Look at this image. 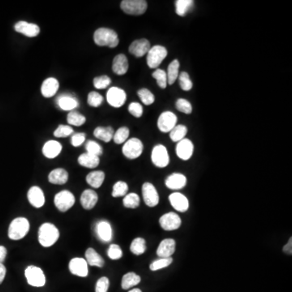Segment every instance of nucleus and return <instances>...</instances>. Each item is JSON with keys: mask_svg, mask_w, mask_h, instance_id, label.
<instances>
[{"mask_svg": "<svg viewBox=\"0 0 292 292\" xmlns=\"http://www.w3.org/2000/svg\"><path fill=\"white\" fill-rule=\"evenodd\" d=\"M59 237V230L53 224L44 223L39 227V242L43 247H52L57 242Z\"/></svg>", "mask_w": 292, "mask_h": 292, "instance_id": "1", "label": "nucleus"}, {"mask_svg": "<svg viewBox=\"0 0 292 292\" xmlns=\"http://www.w3.org/2000/svg\"><path fill=\"white\" fill-rule=\"evenodd\" d=\"M94 40L97 45L114 48L119 44V37L113 30L108 28H99L94 32Z\"/></svg>", "mask_w": 292, "mask_h": 292, "instance_id": "2", "label": "nucleus"}, {"mask_svg": "<svg viewBox=\"0 0 292 292\" xmlns=\"http://www.w3.org/2000/svg\"><path fill=\"white\" fill-rule=\"evenodd\" d=\"M30 222L26 218H17L9 225L8 235L12 240H20L28 234Z\"/></svg>", "mask_w": 292, "mask_h": 292, "instance_id": "3", "label": "nucleus"}, {"mask_svg": "<svg viewBox=\"0 0 292 292\" xmlns=\"http://www.w3.org/2000/svg\"><path fill=\"white\" fill-rule=\"evenodd\" d=\"M25 276L29 285L35 287H43L45 286L46 277L43 271L35 265L27 267L25 270Z\"/></svg>", "mask_w": 292, "mask_h": 292, "instance_id": "4", "label": "nucleus"}, {"mask_svg": "<svg viewBox=\"0 0 292 292\" xmlns=\"http://www.w3.org/2000/svg\"><path fill=\"white\" fill-rule=\"evenodd\" d=\"M167 56V50L163 46L150 47L147 53V64L150 69L158 68Z\"/></svg>", "mask_w": 292, "mask_h": 292, "instance_id": "5", "label": "nucleus"}, {"mask_svg": "<svg viewBox=\"0 0 292 292\" xmlns=\"http://www.w3.org/2000/svg\"><path fill=\"white\" fill-rule=\"evenodd\" d=\"M143 144L137 138L129 139L124 143L122 151L128 159H136L139 158L143 152Z\"/></svg>", "mask_w": 292, "mask_h": 292, "instance_id": "6", "label": "nucleus"}, {"mask_svg": "<svg viewBox=\"0 0 292 292\" xmlns=\"http://www.w3.org/2000/svg\"><path fill=\"white\" fill-rule=\"evenodd\" d=\"M54 203L59 211L67 212L74 205L75 196L69 191L64 190L56 195Z\"/></svg>", "mask_w": 292, "mask_h": 292, "instance_id": "7", "label": "nucleus"}, {"mask_svg": "<svg viewBox=\"0 0 292 292\" xmlns=\"http://www.w3.org/2000/svg\"><path fill=\"white\" fill-rule=\"evenodd\" d=\"M147 2L145 0H124L122 1V10L130 15H141L147 9Z\"/></svg>", "mask_w": 292, "mask_h": 292, "instance_id": "8", "label": "nucleus"}, {"mask_svg": "<svg viewBox=\"0 0 292 292\" xmlns=\"http://www.w3.org/2000/svg\"><path fill=\"white\" fill-rule=\"evenodd\" d=\"M152 162L159 168H164L170 162L168 151L164 145H158L152 150Z\"/></svg>", "mask_w": 292, "mask_h": 292, "instance_id": "9", "label": "nucleus"}, {"mask_svg": "<svg viewBox=\"0 0 292 292\" xmlns=\"http://www.w3.org/2000/svg\"><path fill=\"white\" fill-rule=\"evenodd\" d=\"M126 93L120 88L111 87L107 91V103H109L111 107L115 108L121 107L126 102Z\"/></svg>", "mask_w": 292, "mask_h": 292, "instance_id": "10", "label": "nucleus"}, {"mask_svg": "<svg viewBox=\"0 0 292 292\" xmlns=\"http://www.w3.org/2000/svg\"><path fill=\"white\" fill-rule=\"evenodd\" d=\"M177 124V116L171 111L161 114L158 120V128L162 132H170Z\"/></svg>", "mask_w": 292, "mask_h": 292, "instance_id": "11", "label": "nucleus"}, {"mask_svg": "<svg viewBox=\"0 0 292 292\" xmlns=\"http://www.w3.org/2000/svg\"><path fill=\"white\" fill-rule=\"evenodd\" d=\"M161 227L166 231L178 230L181 226V218L175 213H166L159 219Z\"/></svg>", "mask_w": 292, "mask_h": 292, "instance_id": "12", "label": "nucleus"}, {"mask_svg": "<svg viewBox=\"0 0 292 292\" xmlns=\"http://www.w3.org/2000/svg\"><path fill=\"white\" fill-rule=\"evenodd\" d=\"M142 196L144 201L149 207H155L159 203L158 192L152 183H145L142 186Z\"/></svg>", "mask_w": 292, "mask_h": 292, "instance_id": "13", "label": "nucleus"}, {"mask_svg": "<svg viewBox=\"0 0 292 292\" xmlns=\"http://www.w3.org/2000/svg\"><path fill=\"white\" fill-rule=\"evenodd\" d=\"M69 271L77 277H86L88 276V264L83 258H73L69 264Z\"/></svg>", "mask_w": 292, "mask_h": 292, "instance_id": "14", "label": "nucleus"}, {"mask_svg": "<svg viewBox=\"0 0 292 292\" xmlns=\"http://www.w3.org/2000/svg\"><path fill=\"white\" fill-rule=\"evenodd\" d=\"M194 151V145L189 139L184 138L176 145V154L183 161L189 160Z\"/></svg>", "mask_w": 292, "mask_h": 292, "instance_id": "15", "label": "nucleus"}, {"mask_svg": "<svg viewBox=\"0 0 292 292\" xmlns=\"http://www.w3.org/2000/svg\"><path fill=\"white\" fill-rule=\"evenodd\" d=\"M97 236L98 239H100L103 243H109L112 239V228H111V224L107 221H100L96 224L95 227Z\"/></svg>", "mask_w": 292, "mask_h": 292, "instance_id": "16", "label": "nucleus"}, {"mask_svg": "<svg viewBox=\"0 0 292 292\" xmlns=\"http://www.w3.org/2000/svg\"><path fill=\"white\" fill-rule=\"evenodd\" d=\"M14 29L17 32L30 38L36 37L40 33V28L39 26H37L36 24L29 23L24 21L16 23Z\"/></svg>", "mask_w": 292, "mask_h": 292, "instance_id": "17", "label": "nucleus"}, {"mask_svg": "<svg viewBox=\"0 0 292 292\" xmlns=\"http://www.w3.org/2000/svg\"><path fill=\"white\" fill-rule=\"evenodd\" d=\"M169 201L176 211L184 213L188 211V209H189V201L188 198L179 192H175L170 195Z\"/></svg>", "mask_w": 292, "mask_h": 292, "instance_id": "18", "label": "nucleus"}, {"mask_svg": "<svg viewBox=\"0 0 292 292\" xmlns=\"http://www.w3.org/2000/svg\"><path fill=\"white\" fill-rule=\"evenodd\" d=\"M150 49V43L145 39H137L129 46V52L136 57H142Z\"/></svg>", "mask_w": 292, "mask_h": 292, "instance_id": "19", "label": "nucleus"}, {"mask_svg": "<svg viewBox=\"0 0 292 292\" xmlns=\"http://www.w3.org/2000/svg\"><path fill=\"white\" fill-rule=\"evenodd\" d=\"M27 198L30 205L37 209L43 207L45 204V196L43 194V190L37 186L30 188L27 193Z\"/></svg>", "mask_w": 292, "mask_h": 292, "instance_id": "20", "label": "nucleus"}, {"mask_svg": "<svg viewBox=\"0 0 292 292\" xmlns=\"http://www.w3.org/2000/svg\"><path fill=\"white\" fill-rule=\"evenodd\" d=\"M165 184L169 189L180 190L187 184V178L180 173H174L166 178Z\"/></svg>", "mask_w": 292, "mask_h": 292, "instance_id": "21", "label": "nucleus"}, {"mask_svg": "<svg viewBox=\"0 0 292 292\" xmlns=\"http://www.w3.org/2000/svg\"><path fill=\"white\" fill-rule=\"evenodd\" d=\"M175 241L172 239H166L161 242L157 249V255L161 258H169L175 252Z\"/></svg>", "mask_w": 292, "mask_h": 292, "instance_id": "22", "label": "nucleus"}, {"mask_svg": "<svg viewBox=\"0 0 292 292\" xmlns=\"http://www.w3.org/2000/svg\"><path fill=\"white\" fill-rule=\"evenodd\" d=\"M59 81L54 78L49 77L43 81L41 86V92L45 98H52L57 93L59 90Z\"/></svg>", "mask_w": 292, "mask_h": 292, "instance_id": "23", "label": "nucleus"}, {"mask_svg": "<svg viewBox=\"0 0 292 292\" xmlns=\"http://www.w3.org/2000/svg\"><path fill=\"white\" fill-rule=\"evenodd\" d=\"M98 196L94 190H85L81 196V204L84 209L90 210L98 202Z\"/></svg>", "mask_w": 292, "mask_h": 292, "instance_id": "24", "label": "nucleus"}, {"mask_svg": "<svg viewBox=\"0 0 292 292\" xmlns=\"http://www.w3.org/2000/svg\"><path fill=\"white\" fill-rule=\"evenodd\" d=\"M58 107L63 111H73L75 108L78 107V102L77 98L69 95V94H63L57 98Z\"/></svg>", "mask_w": 292, "mask_h": 292, "instance_id": "25", "label": "nucleus"}, {"mask_svg": "<svg viewBox=\"0 0 292 292\" xmlns=\"http://www.w3.org/2000/svg\"><path fill=\"white\" fill-rule=\"evenodd\" d=\"M62 145L56 141H49L43 145V154L46 158H55L61 153Z\"/></svg>", "mask_w": 292, "mask_h": 292, "instance_id": "26", "label": "nucleus"}, {"mask_svg": "<svg viewBox=\"0 0 292 292\" xmlns=\"http://www.w3.org/2000/svg\"><path fill=\"white\" fill-rule=\"evenodd\" d=\"M112 70L115 74L120 76L127 73L128 70V61L126 56H124V54H120L114 58Z\"/></svg>", "mask_w": 292, "mask_h": 292, "instance_id": "27", "label": "nucleus"}, {"mask_svg": "<svg viewBox=\"0 0 292 292\" xmlns=\"http://www.w3.org/2000/svg\"><path fill=\"white\" fill-rule=\"evenodd\" d=\"M69 179V173L64 169L57 168L50 172L48 175V180L52 184L56 185H62L66 183Z\"/></svg>", "mask_w": 292, "mask_h": 292, "instance_id": "28", "label": "nucleus"}, {"mask_svg": "<svg viewBox=\"0 0 292 292\" xmlns=\"http://www.w3.org/2000/svg\"><path fill=\"white\" fill-rule=\"evenodd\" d=\"M86 262L91 266L103 268L104 266V260L103 257L94 249V248H88L86 252Z\"/></svg>", "mask_w": 292, "mask_h": 292, "instance_id": "29", "label": "nucleus"}, {"mask_svg": "<svg viewBox=\"0 0 292 292\" xmlns=\"http://www.w3.org/2000/svg\"><path fill=\"white\" fill-rule=\"evenodd\" d=\"M78 163L86 168L93 169L95 168L99 165L100 160H99V157L85 153V154H82L79 156Z\"/></svg>", "mask_w": 292, "mask_h": 292, "instance_id": "30", "label": "nucleus"}, {"mask_svg": "<svg viewBox=\"0 0 292 292\" xmlns=\"http://www.w3.org/2000/svg\"><path fill=\"white\" fill-rule=\"evenodd\" d=\"M86 179L88 184L92 188H99L104 182L105 174L103 171H93L86 176Z\"/></svg>", "mask_w": 292, "mask_h": 292, "instance_id": "31", "label": "nucleus"}, {"mask_svg": "<svg viewBox=\"0 0 292 292\" xmlns=\"http://www.w3.org/2000/svg\"><path fill=\"white\" fill-rule=\"evenodd\" d=\"M114 133L113 128L111 127H98L94 132V137L104 142H110L113 139Z\"/></svg>", "mask_w": 292, "mask_h": 292, "instance_id": "32", "label": "nucleus"}, {"mask_svg": "<svg viewBox=\"0 0 292 292\" xmlns=\"http://www.w3.org/2000/svg\"><path fill=\"white\" fill-rule=\"evenodd\" d=\"M141 277L135 273H128L124 275L122 278L121 286L124 290H128L133 286H137L141 282Z\"/></svg>", "mask_w": 292, "mask_h": 292, "instance_id": "33", "label": "nucleus"}, {"mask_svg": "<svg viewBox=\"0 0 292 292\" xmlns=\"http://www.w3.org/2000/svg\"><path fill=\"white\" fill-rule=\"evenodd\" d=\"M180 64L179 60H173L171 64H169L168 70H167V81L169 85H173L175 83L178 77H179V69Z\"/></svg>", "mask_w": 292, "mask_h": 292, "instance_id": "34", "label": "nucleus"}, {"mask_svg": "<svg viewBox=\"0 0 292 292\" xmlns=\"http://www.w3.org/2000/svg\"><path fill=\"white\" fill-rule=\"evenodd\" d=\"M188 133V128L184 125H176L172 130L170 132V137L171 141L174 142H179L183 139L185 138L186 135Z\"/></svg>", "mask_w": 292, "mask_h": 292, "instance_id": "35", "label": "nucleus"}, {"mask_svg": "<svg viewBox=\"0 0 292 292\" xmlns=\"http://www.w3.org/2000/svg\"><path fill=\"white\" fill-rule=\"evenodd\" d=\"M130 251L136 256H141L146 251V243L142 238H136L130 245Z\"/></svg>", "mask_w": 292, "mask_h": 292, "instance_id": "36", "label": "nucleus"}, {"mask_svg": "<svg viewBox=\"0 0 292 292\" xmlns=\"http://www.w3.org/2000/svg\"><path fill=\"white\" fill-rule=\"evenodd\" d=\"M194 5L192 0H177L175 1V11L180 17L185 16Z\"/></svg>", "mask_w": 292, "mask_h": 292, "instance_id": "37", "label": "nucleus"}, {"mask_svg": "<svg viewBox=\"0 0 292 292\" xmlns=\"http://www.w3.org/2000/svg\"><path fill=\"white\" fill-rule=\"evenodd\" d=\"M67 120L70 125L73 126H81L86 123V119L84 115L78 113L77 111H72L69 112L67 117Z\"/></svg>", "mask_w": 292, "mask_h": 292, "instance_id": "38", "label": "nucleus"}, {"mask_svg": "<svg viewBox=\"0 0 292 292\" xmlns=\"http://www.w3.org/2000/svg\"><path fill=\"white\" fill-rule=\"evenodd\" d=\"M123 204L128 209H137L140 205V197L136 193H129L124 196Z\"/></svg>", "mask_w": 292, "mask_h": 292, "instance_id": "39", "label": "nucleus"}, {"mask_svg": "<svg viewBox=\"0 0 292 292\" xmlns=\"http://www.w3.org/2000/svg\"><path fill=\"white\" fill-rule=\"evenodd\" d=\"M172 262L173 259L171 257L160 258L154 262H152L149 265V269L151 271L160 270V269H165L166 267L170 266Z\"/></svg>", "mask_w": 292, "mask_h": 292, "instance_id": "40", "label": "nucleus"}, {"mask_svg": "<svg viewBox=\"0 0 292 292\" xmlns=\"http://www.w3.org/2000/svg\"><path fill=\"white\" fill-rule=\"evenodd\" d=\"M128 191V186L125 182L118 181L114 184L111 195L113 197H121L126 196Z\"/></svg>", "mask_w": 292, "mask_h": 292, "instance_id": "41", "label": "nucleus"}, {"mask_svg": "<svg viewBox=\"0 0 292 292\" xmlns=\"http://www.w3.org/2000/svg\"><path fill=\"white\" fill-rule=\"evenodd\" d=\"M128 137H129V129L127 127H122L114 133L113 140L115 143L120 145V144L126 142Z\"/></svg>", "mask_w": 292, "mask_h": 292, "instance_id": "42", "label": "nucleus"}, {"mask_svg": "<svg viewBox=\"0 0 292 292\" xmlns=\"http://www.w3.org/2000/svg\"><path fill=\"white\" fill-rule=\"evenodd\" d=\"M154 79L157 81L158 86L162 89H166V86L168 85V81H167V75L166 72L162 69H158L154 71V73L152 74Z\"/></svg>", "mask_w": 292, "mask_h": 292, "instance_id": "43", "label": "nucleus"}, {"mask_svg": "<svg viewBox=\"0 0 292 292\" xmlns=\"http://www.w3.org/2000/svg\"><path fill=\"white\" fill-rule=\"evenodd\" d=\"M139 98H141V102L146 106L153 104L155 100L154 94L147 89H141L137 92Z\"/></svg>", "mask_w": 292, "mask_h": 292, "instance_id": "44", "label": "nucleus"}, {"mask_svg": "<svg viewBox=\"0 0 292 292\" xmlns=\"http://www.w3.org/2000/svg\"><path fill=\"white\" fill-rule=\"evenodd\" d=\"M178 77H179V86L181 87L182 90H184V91H189V90H192L193 84L190 79L188 73L182 72Z\"/></svg>", "mask_w": 292, "mask_h": 292, "instance_id": "45", "label": "nucleus"}, {"mask_svg": "<svg viewBox=\"0 0 292 292\" xmlns=\"http://www.w3.org/2000/svg\"><path fill=\"white\" fill-rule=\"evenodd\" d=\"M86 149L88 154L97 156V157H99L103 154V148L99 144L94 141H88L86 142Z\"/></svg>", "mask_w": 292, "mask_h": 292, "instance_id": "46", "label": "nucleus"}, {"mask_svg": "<svg viewBox=\"0 0 292 292\" xmlns=\"http://www.w3.org/2000/svg\"><path fill=\"white\" fill-rule=\"evenodd\" d=\"M175 106H176V109L180 111V112L187 114V115H189V114L192 113V104L188 100L184 99V98H179V99H178L177 102L175 103Z\"/></svg>", "mask_w": 292, "mask_h": 292, "instance_id": "47", "label": "nucleus"}, {"mask_svg": "<svg viewBox=\"0 0 292 292\" xmlns=\"http://www.w3.org/2000/svg\"><path fill=\"white\" fill-rule=\"evenodd\" d=\"M111 78L106 75L100 76V77H95L94 79V87L98 90H103L105 88L108 87L111 84Z\"/></svg>", "mask_w": 292, "mask_h": 292, "instance_id": "48", "label": "nucleus"}, {"mask_svg": "<svg viewBox=\"0 0 292 292\" xmlns=\"http://www.w3.org/2000/svg\"><path fill=\"white\" fill-rule=\"evenodd\" d=\"M103 96L97 92H90L88 95V104L90 105V107H99L103 103Z\"/></svg>", "mask_w": 292, "mask_h": 292, "instance_id": "49", "label": "nucleus"}, {"mask_svg": "<svg viewBox=\"0 0 292 292\" xmlns=\"http://www.w3.org/2000/svg\"><path fill=\"white\" fill-rule=\"evenodd\" d=\"M107 256L111 260H120L123 256V252L120 246L117 244H111L107 251Z\"/></svg>", "mask_w": 292, "mask_h": 292, "instance_id": "50", "label": "nucleus"}, {"mask_svg": "<svg viewBox=\"0 0 292 292\" xmlns=\"http://www.w3.org/2000/svg\"><path fill=\"white\" fill-rule=\"evenodd\" d=\"M73 129L69 125H60L54 132V136L58 138L60 137H67L73 134Z\"/></svg>", "mask_w": 292, "mask_h": 292, "instance_id": "51", "label": "nucleus"}, {"mask_svg": "<svg viewBox=\"0 0 292 292\" xmlns=\"http://www.w3.org/2000/svg\"><path fill=\"white\" fill-rule=\"evenodd\" d=\"M128 111L134 117L140 118L143 115V107L140 103H132L128 106Z\"/></svg>", "mask_w": 292, "mask_h": 292, "instance_id": "52", "label": "nucleus"}, {"mask_svg": "<svg viewBox=\"0 0 292 292\" xmlns=\"http://www.w3.org/2000/svg\"><path fill=\"white\" fill-rule=\"evenodd\" d=\"M109 279L106 277H101L97 281L95 292H107L109 289Z\"/></svg>", "mask_w": 292, "mask_h": 292, "instance_id": "53", "label": "nucleus"}, {"mask_svg": "<svg viewBox=\"0 0 292 292\" xmlns=\"http://www.w3.org/2000/svg\"><path fill=\"white\" fill-rule=\"evenodd\" d=\"M85 141H86V134L83 132H78V133H75L72 136L71 144L74 147H78L80 145H82Z\"/></svg>", "mask_w": 292, "mask_h": 292, "instance_id": "54", "label": "nucleus"}, {"mask_svg": "<svg viewBox=\"0 0 292 292\" xmlns=\"http://www.w3.org/2000/svg\"><path fill=\"white\" fill-rule=\"evenodd\" d=\"M5 275H6V268L4 264H0V285L5 280Z\"/></svg>", "mask_w": 292, "mask_h": 292, "instance_id": "55", "label": "nucleus"}, {"mask_svg": "<svg viewBox=\"0 0 292 292\" xmlns=\"http://www.w3.org/2000/svg\"><path fill=\"white\" fill-rule=\"evenodd\" d=\"M7 256V249L4 246H0V264L5 261Z\"/></svg>", "mask_w": 292, "mask_h": 292, "instance_id": "56", "label": "nucleus"}, {"mask_svg": "<svg viewBox=\"0 0 292 292\" xmlns=\"http://www.w3.org/2000/svg\"><path fill=\"white\" fill-rule=\"evenodd\" d=\"M283 251L285 253L288 254V255H291L292 239H290V240H289V242H288L287 244H286V245L284 247Z\"/></svg>", "mask_w": 292, "mask_h": 292, "instance_id": "57", "label": "nucleus"}, {"mask_svg": "<svg viewBox=\"0 0 292 292\" xmlns=\"http://www.w3.org/2000/svg\"><path fill=\"white\" fill-rule=\"evenodd\" d=\"M128 292H142V291H141V290H140V289H133V290H131L130 291Z\"/></svg>", "mask_w": 292, "mask_h": 292, "instance_id": "58", "label": "nucleus"}]
</instances>
